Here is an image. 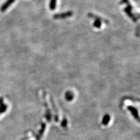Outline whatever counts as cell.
Returning <instances> with one entry per match:
<instances>
[{
	"instance_id": "cell-1",
	"label": "cell",
	"mask_w": 140,
	"mask_h": 140,
	"mask_svg": "<svg viewBox=\"0 0 140 140\" xmlns=\"http://www.w3.org/2000/svg\"><path fill=\"white\" fill-rule=\"evenodd\" d=\"M73 12L71 11H67L65 12L60 14H56L53 15V18L55 19H65L67 18H69L73 16Z\"/></svg>"
},
{
	"instance_id": "cell-2",
	"label": "cell",
	"mask_w": 140,
	"mask_h": 140,
	"mask_svg": "<svg viewBox=\"0 0 140 140\" xmlns=\"http://www.w3.org/2000/svg\"><path fill=\"white\" fill-rule=\"evenodd\" d=\"M131 10H132V8H131L128 7H127L124 8V11L125 12V13L128 15V16L130 17L131 19L132 20L133 22H137V17L135 16V15L132 12H131Z\"/></svg>"
},
{
	"instance_id": "cell-3",
	"label": "cell",
	"mask_w": 140,
	"mask_h": 140,
	"mask_svg": "<svg viewBox=\"0 0 140 140\" xmlns=\"http://www.w3.org/2000/svg\"><path fill=\"white\" fill-rule=\"evenodd\" d=\"M15 2V0H7L5 3L3 4V5L1 6V11L2 12H4L9 8Z\"/></svg>"
},
{
	"instance_id": "cell-4",
	"label": "cell",
	"mask_w": 140,
	"mask_h": 140,
	"mask_svg": "<svg viewBox=\"0 0 140 140\" xmlns=\"http://www.w3.org/2000/svg\"><path fill=\"white\" fill-rule=\"evenodd\" d=\"M57 0H50L49 8L51 11H54L56 8Z\"/></svg>"
},
{
	"instance_id": "cell-5",
	"label": "cell",
	"mask_w": 140,
	"mask_h": 140,
	"mask_svg": "<svg viewBox=\"0 0 140 140\" xmlns=\"http://www.w3.org/2000/svg\"><path fill=\"white\" fill-rule=\"evenodd\" d=\"M88 16L91 17V18H93V19H95L101 21V22H102V21H103V22H105V23H109V22H108L107 21L105 20V19H104L101 18V17H99V16H96V15H93V14H92L89 13V14H88Z\"/></svg>"
},
{
	"instance_id": "cell-6",
	"label": "cell",
	"mask_w": 140,
	"mask_h": 140,
	"mask_svg": "<svg viewBox=\"0 0 140 140\" xmlns=\"http://www.w3.org/2000/svg\"><path fill=\"white\" fill-rule=\"evenodd\" d=\"M93 26L96 27V28L99 29L102 26V22L101 21L96 19L95 21V22H93Z\"/></svg>"
},
{
	"instance_id": "cell-7",
	"label": "cell",
	"mask_w": 140,
	"mask_h": 140,
	"mask_svg": "<svg viewBox=\"0 0 140 140\" xmlns=\"http://www.w3.org/2000/svg\"><path fill=\"white\" fill-rule=\"evenodd\" d=\"M120 4H127V7H130V8H132V9H133V7H132V6H131V5L130 4V3H129L128 0H122V1H120Z\"/></svg>"
},
{
	"instance_id": "cell-8",
	"label": "cell",
	"mask_w": 140,
	"mask_h": 140,
	"mask_svg": "<svg viewBox=\"0 0 140 140\" xmlns=\"http://www.w3.org/2000/svg\"><path fill=\"white\" fill-rule=\"evenodd\" d=\"M109 120H110V116L109 115H106L105 117H104V118H103V123L105 125L107 124L108 123H109Z\"/></svg>"
},
{
	"instance_id": "cell-9",
	"label": "cell",
	"mask_w": 140,
	"mask_h": 140,
	"mask_svg": "<svg viewBox=\"0 0 140 140\" xmlns=\"http://www.w3.org/2000/svg\"><path fill=\"white\" fill-rule=\"evenodd\" d=\"M66 97L67 100L71 101L73 98V94L71 92H67L66 94Z\"/></svg>"
}]
</instances>
